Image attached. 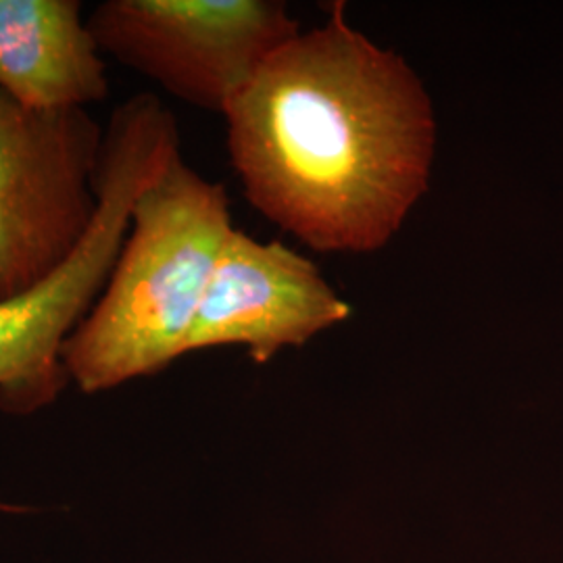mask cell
Returning <instances> with one entry per match:
<instances>
[{
    "label": "cell",
    "instance_id": "6da1fadb",
    "mask_svg": "<svg viewBox=\"0 0 563 563\" xmlns=\"http://www.w3.org/2000/svg\"><path fill=\"white\" fill-rule=\"evenodd\" d=\"M223 120L244 199L320 253L380 251L430 188L428 88L342 2L265 60Z\"/></svg>",
    "mask_w": 563,
    "mask_h": 563
},
{
    "label": "cell",
    "instance_id": "7a4b0ae2",
    "mask_svg": "<svg viewBox=\"0 0 563 563\" xmlns=\"http://www.w3.org/2000/svg\"><path fill=\"white\" fill-rule=\"evenodd\" d=\"M232 230L225 186L178 155L139 197L109 280L65 342L69 383L95 395L180 360Z\"/></svg>",
    "mask_w": 563,
    "mask_h": 563
},
{
    "label": "cell",
    "instance_id": "3957f363",
    "mask_svg": "<svg viewBox=\"0 0 563 563\" xmlns=\"http://www.w3.org/2000/svg\"><path fill=\"white\" fill-rule=\"evenodd\" d=\"M178 155V121L159 97L142 92L111 113L97 174L99 209L90 230L41 286L0 302L2 411L36 413L65 390V342L109 280L139 197Z\"/></svg>",
    "mask_w": 563,
    "mask_h": 563
},
{
    "label": "cell",
    "instance_id": "277c9868",
    "mask_svg": "<svg viewBox=\"0 0 563 563\" xmlns=\"http://www.w3.org/2000/svg\"><path fill=\"white\" fill-rule=\"evenodd\" d=\"M102 142L88 109L36 111L0 90V302L41 286L90 230Z\"/></svg>",
    "mask_w": 563,
    "mask_h": 563
},
{
    "label": "cell",
    "instance_id": "5b68a950",
    "mask_svg": "<svg viewBox=\"0 0 563 563\" xmlns=\"http://www.w3.org/2000/svg\"><path fill=\"white\" fill-rule=\"evenodd\" d=\"M88 25L102 55L220 115L301 34L278 0H104Z\"/></svg>",
    "mask_w": 563,
    "mask_h": 563
},
{
    "label": "cell",
    "instance_id": "8992f818",
    "mask_svg": "<svg viewBox=\"0 0 563 563\" xmlns=\"http://www.w3.org/2000/svg\"><path fill=\"white\" fill-rule=\"evenodd\" d=\"M353 316V307L320 267L278 241L262 242L239 228L223 244L181 357L216 346H244L251 360L272 362Z\"/></svg>",
    "mask_w": 563,
    "mask_h": 563
},
{
    "label": "cell",
    "instance_id": "52a82bcc",
    "mask_svg": "<svg viewBox=\"0 0 563 563\" xmlns=\"http://www.w3.org/2000/svg\"><path fill=\"white\" fill-rule=\"evenodd\" d=\"M0 90L36 111L107 99V63L78 0H0Z\"/></svg>",
    "mask_w": 563,
    "mask_h": 563
}]
</instances>
